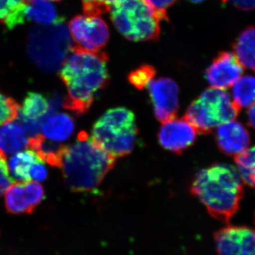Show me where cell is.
I'll return each mask as SVG.
<instances>
[{
	"label": "cell",
	"instance_id": "20",
	"mask_svg": "<svg viewBox=\"0 0 255 255\" xmlns=\"http://www.w3.org/2000/svg\"><path fill=\"white\" fill-rule=\"evenodd\" d=\"M41 161V159L33 151H20L10 158V172L18 182H30L31 180L30 177V171L32 167Z\"/></svg>",
	"mask_w": 255,
	"mask_h": 255
},
{
	"label": "cell",
	"instance_id": "23",
	"mask_svg": "<svg viewBox=\"0 0 255 255\" xmlns=\"http://www.w3.org/2000/svg\"><path fill=\"white\" fill-rule=\"evenodd\" d=\"M26 18L33 22L46 25L52 24L60 20L54 6L45 0H34L27 4Z\"/></svg>",
	"mask_w": 255,
	"mask_h": 255
},
{
	"label": "cell",
	"instance_id": "33",
	"mask_svg": "<svg viewBox=\"0 0 255 255\" xmlns=\"http://www.w3.org/2000/svg\"><path fill=\"white\" fill-rule=\"evenodd\" d=\"M189 1H192V2L199 3L201 1H204V0H189Z\"/></svg>",
	"mask_w": 255,
	"mask_h": 255
},
{
	"label": "cell",
	"instance_id": "16",
	"mask_svg": "<svg viewBox=\"0 0 255 255\" xmlns=\"http://www.w3.org/2000/svg\"><path fill=\"white\" fill-rule=\"evenodd\" d=\"M75 130L73 119L66 114L59 113L50 115L41 126L43 136L55 142L68 140Z\"/></svg>",
	"mask_w": 255,
	"mask_h": 255
},
{
	"label": "cell",
	"instance_id": "2",
	"mask_svg": "<svg viewBox=\"0 0 255 255\" xmlns=\"http://www.w3.org/2000/svg\"><path fill=\"white\" fill-rule=\"evenodd\" d=\"M116 159L86 132H80L75 142L64 149L60 168L65 185L73 192L95 190L113 169Z\"/></svg>",
	"mask_w": 255,
	"mask_h": 255
},
{
	"label": "cell",
	"instance_id": "9",
	"mask_svg": "<svg viewBox=\"0 0 255 255\" xmlns=\"http://www.w3.org/2000/svg\"><path fill=\"white\" fill-rule=\"evenodd\" d=\"M147 87L156 119L163 124L176 118L179 110L177 83L172 79L162 78L152 80Z\"/></svg>",
	"mask_w": 255,
	"mask_h": 255
},
{
	"label": "cell",
	"instance_id": "6",
	"mask_svg": "<svg viewBox=\"0 0 255 255\" xmlns=\"http://www.w3.org/2000/svg\"><path fill=\"white\" fill-rule=\"evenodd\" d=\"M240 112L227 92L211 87L189 105L184 117L198 133L209 134L219 126L235 120Z\"/></svg>",
	"mask_w": 255,
	"mask_h": 255
},
{
	"label": "cell",
	"instance_id": "10",
	"mask_svg": "<svg viewBox=\"0 0 255 255\" xmlns=\"http://www.w3.org/2000/svg\"><path fill=\"white\" fill-rule=\"evenodd\" d=\"M219 255H255V231L246 226H227L214 234Z\"/></svg>",
	"mask_w": 255,
	"mask_h": 255
},
{
	"label": "cell",
	"instance_id": "18",
	"mask_svg": "<svg viewBox=\"0 0 255 255\" xmlns=\"http://www.w3.org/2000/svg\"><path fill=\"white\" fill-rule=\"evenodd\" d=\"M28 146L43 162L60 168L65 145L51 141L38 134L28 139Z\"/></svg>",
	"mask_w": 255,
	"mask_h": 255
},
{
	"label": "cell",
	"instance_id": "3",
	"mask_svg": "<svg viewBox=\"0 0 255 255\" xmlns=\"http://www.w3.org/2000/svg\"><path fill=\"white\" fill-rule=\"evenodd\" d=\"M191 192L215 219L228 223L239 209L244 194L239 172L228 164H214L201 169L191 186Z\"/></svg>",
	"mask_w": 255,
	"mask_h": 255
},
{
	"label": "cell",
	"instance_id": "26",
	"mask_svg": "<svg viewBox=\"0 0 255 255\" xmlns=\"http://www.w3.org/2000/svg\"><path fill=\"white\" fill-rule=\"evenodd\" d=\"M20 106L17 102L0 92V126L17 119Z\"/></svg>",
	"mask_w": 255,
	"mask_h": 255
},
{
	"label": "cell",
	"instance_id": "12",
	"mask_svg": "<svg viewBox=\"0 0 255 255\" xmlns=\"http://www.w3.org/2000/svg\"><path fill=\"white\" fill-rule=\"evenodd\" d=\"M197 131L186 119L174 118L159 129V142L165 150L180 154L195 142Z\"/></svg>",
	"mask_w": 255,
	"mask_h": 255
},
{
	"label": "cell",
	"instance_id": "24",
	"mask_svg": "<svg viewBox=\"0 0 255 255\" xmlns=\"http://www.w3.org/2000/svg\"><path fill=\"white\" fill-rule=\"evenodd\" d=\"M238 172L247 185L255 188V145L235 156Z\"/></svg>",
	"mask_w": 255,
	"mask_h": 255
},
{
	"label": "cell",
	"instance_id": "8",
	"mask_svg": "<svg viewBox=\"0 0 255 255\" xmlns=\"http://www.w3.org/2000/svg\"><path fill=\"white\" fill-rule=\"evenodd\" d=\"M69 29L76 47L90 52H98L110 39L107 23L100 16L79 15L69 23Z\"/></svg>",
	"mask_w": 255,
	"mask_h": 255
},
{
	"label": "cell",
	"instance_id": "1",
	"mask_svg": "<svg viewBox=\"0 0 255 255\" xmlns=\"http://www.w3.org/2000/svg\"><path fill=\"white\" fill-rule=\"evenodd\" d=\"M108 55L105 52H90L73 46L60 72L67 88L64 108L78 115L90 110L96 95L105 89L110 80Z\"/></svg>",
	"mask_w": 255,
	"mask_h": 255
},
{
	"label": "cell",
	"instance_id": "36",
	"mask_svg": "<svg viewBox=\"0 0 255 255\" xmlns=\"http://www.w3.org/2000/svg\"><path fill=\"white\" fill-rule=\"evenodd\" d=\"M50 1H60V0H50Z\"/></svg>",
	"mask_w": 255,
	"mask_h": 255
},
{
	"label": "cell",
	"instance_id": "28",
	"mask_svg": "<svg viewBox=\"0 0 255 255\" xmlns=\"http://www.w3.org/2000/svg\"><path fill=\"white\" fill-rule=\"evenodd\" d=\"M153 12L155 17L160 20H168L167 10L176 2L177 0H142Z\"/></svg>",
	"mask_w": 255,
	"mask_h": 255
},
{
	"label": "cell",
	"instance_id": "27",
	"mask_svg": "<svg viewBox=\"0 0 255 255\" xmlns=\"http://www.w3.org/2000/svg\"><path fill=\"white\" fill-rule=\"evenodd\" d=\"M87 16H99L111 11L112 0H82Z\"/></svg>",
	"mask_w": 255,
	"mask_h": 255
},
{
	"label": "cell",
	"instance_id": "34",
	"mask_svg": "<svg viewBox=\"0 0 255 255\" xmlns=\"http://www.w3.org/2000/svg\"><path fill=\"white\" fill-rule=\"evenodd\" d=\"M26 2L28 3V4H30V3H31L32 1H34V0H26Z\"/></svg>",
	"mask_w": 255,
	"mask_h": 255
},
{
	"label": "cell",
	"instance_id": "31",
	"mask_svg": "<svg viewBox=\"0 0 255 255\" xmlns=\"http://www.w3.org/2000/svg\"><path fill=\"white\" fill-rule=\"evenodd\" d=\"M236 7L242 10H253L255 9V0H231Z\"/></svg>",
	"mask_w": 255,
	"mask_h": 255
},
{
	"label": "cell",
	"instance_id": "35",
	"mask_svg": "<svg viewBox=\"0 0 255 255\" xmlns=\"http://www.w3.org/2000/svg\"><path fill=\"white\" fill-rule=\"evenodd\" d=\"M221 1H222L223 2H226V1H228V0H221Z\"/></svg>",
	"mask_w": 255,
	"mask_h": 255
},
{
	"label": "cell",
	"instance_id": "21",
	"mask_svg": "<svg viewBox=\"0 0 255 255\" xmlns=\"http://www.w3.org/2000/svg\"><path fill=\"white\" fill-rule=\"evenodd\" d=\"M26 0H0V23L11 29L24 23Z\"/></svg>",
	"mask_w": 255,
	"mask_h": 255
},
{
	"label": "cell",
	"instance_id": "32",
	"mask_svg": "<svg viewBox=\"0 0 255 255\" xmlns=\"http://www.w3.org/2000/svg\"><path fill=\"white\" fill-rule=\"evenodd\" d=\"M248 124L252 128L255 129V103L250 107L248 112Z\"/></svg>",
	"mask_w": 255,
	"mask_h": 255
},
{
	"label": "cell",
	"instance_id": "17",
	"mask_svg": "<svg viewBox=\"0 0 255 255\" xmlns=\"http://www.w3.org/2000/svg\"><path fill=\"white\" fill-rule=\"evenodd\" d=\"M27 133L22 126L14 122L0 127V150L4 153L14 154L28 146Z\"/></svg>",
	"mask_w": 255,
	"mask_h": 255
},
{
	"label": "cell",
	"instance_id": "22",
	"mask_svg": "<svg viewBox=\"0 0 255 255\" xmlns=\"http://www.w3.org/2000/svg\"><path fill=\"white\" fill-rule=\"evenodd\" d=\"M233 88V102L240 110L255 103V77L244 75L238 79Z\"/></svg>",
	"mask_w": 255,
	"mask_h": 255
},
{
	"label": "cell",
	"instance_id": "19",
	"mask_svg": "<svg viewBox=\"0 0 255 255\" xmlns=\"http://www.w3.org/2000/svg\"><path fill=\"white\" fill-rule=\"evenodd\" d=\"M236 58L245 68L255 71V26L242 32L233 46Z\"/></svg>",
	"mask_w": 255,
	"mask_h": 255
},
{
	"label": "cell",
	"instance_id": "11",
	"mask_svg": "<svg viewBox=\"0 0 255 255\" xmlns=\"http://www.w3.org/2000/svg\"><path fill=\"white\" fill-rule=\"evenodd\" d=\"M44 198V189L38 183H12L5 192V207L11 214H30Z\"/></svg>",
	"mask_w": 255,
	"mask_h": 255
},
{
	"label": "cell",
	"instance_id": "29",
	"mask_svg": "<svg viewBox=\"0 0 255 255\" xmlns=\"http://www.w3.org/2000/svg\"><path fill=\"white\" fill-rule=\"evenodd\" d=\"M12 182L13 179L9 176L6 155L0 150V196L6 192Z\"/></svg>",
	"mask_w": 255,
	"mask_h": 255
},
{
	"label": "cell",
	"instance_id": "30",
	"mask_svg": "<svg viewBox=\"0 0 255 255\" xmlns=\"http://www.w3.org/2000/svg\"><path fill=\"white\" fill-rule=\"evenodd\" d=\"M48 177V171L43 162H38L32 167L30 171V177L35 182H43Z\"/></svg>",
	"mask_w": 255,
	"mask_h": 255
},
{
	"label": "cell",
	"instance_id": "13",
	"mask_svg": "<svg viewBox=\"0 0 255 255\" xmlns=\"http://www.w3.org/2000/svg\"><path fill=\"white\" fill-rule=\"evenodd\" d=\"M244 68L231 52H221L206 69L205 78L214 88L225 90L241 78Z\"/></svg>",
	"mask_w": 255,
	"mask_h": 255
},
{
	"label": "cell",
	"instance_id": "25",
	"mask_svg": "<svg viewBox=\"0 0 255 255\" xmlns=\"http://www.w3.org/2000/svg\"><path fill=\"white\" fill-rule=\"evenodd\" d=\"M155 75L156 70L154 67L143 65L129 74L128 80L137 90H143L153 80Z\"/></svg>",
	"mask_w": 255,
	"mask_h": 255
},
{
	"label": "cell",
	"instance_id": "15",
	"mask_svg": "<svg viewBox=\"0 0 255 255\" xmlns=\"http://www.w3.org/2000/svg\"><path fill=\"white\" fill-rule=\"evenodd\" d=\"M216 141L223 153L236 156L248 149L251 136L243 124L233 120L217 127Z\"/></svg>",
	"mask_w": 255,
	"mask_h": 255
},
{
	"label": "cell",
	"instance_id": "4",
	"mask_svg": "<svg viewBox=\"0 0 255 255\" xmlns=\"http://www.w3.org/2000/svg\"><path fill=\"white\" fill-rule=\"evenodd\" d=\"M73 48L70 31L62 19L46 26L30 30L28 56L43 71L55 73L59 70Z\"/></svg>",
	"mask_w": 255,
	"mask_h": 255
},
{
	"label": "cell",
	"instance_id": "14",
	"mask_svg": "<svg viewBox=\"0 0 255 255\" xmlns=\"http://www.w3.org/2000/svg\"><path fill=\"white\" fill-rule=\"evenodd\" d=\"M53 114L49 101L37 92H28L20 107L17 120L32 136L38 135L42 124Z\"/></svg>",
	"mask_w": 255,
	"mask_h": 255
},
{
	"label": "cell",
	"instance_id": "7",
	"mask_svg": "<svg viewBox=\"0 0 255 255\" xmlns=\"http://www.w3.org/2000/svg\"><path fill=\"white\" fill-rule=\"evenodd\" d=\"M114 26L130 41H156L159 38V20L142 0H127L111 9Z\"/></svg>",
	"mask_w": 255,
	"mask_h": 255
},
{
	"label": "cell",
	"instance_id": "5",
	"mask_svg": "<svg viewBox=\"0 0 255 255\" xmlns=\"http://www.w3.org/2000/svg\"><path fill=\"white\" fill-rule=\"evenodd\" d=\"M137 136L135 115L124 107L107 111L92 128V140L115 158L130 154Z\"/></svg>",
	"mask_w": 255,
	"mask_h": 255
}]
</instances>
